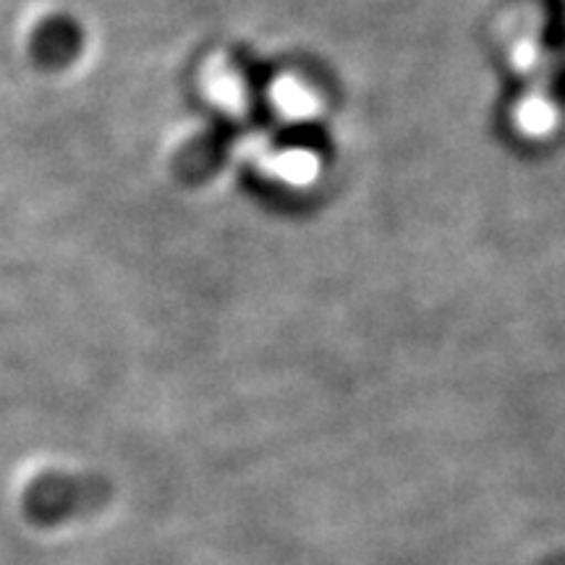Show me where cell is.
<instances>
[{
	"label": "cell",
	"instance_id": "cell-1",
	"mask_svg": "<svg viewBox=\"0 0 565 565\" xmlns=\"http://www.w3.org/2000/svg\"><path fill=\"white\" fill-rule=\"evenodd\" d=\"M108 498L100 477L42 471L21 492V511L34 526H61L97 511Z\"/></svg>",
	"mask_w": 565,
	"mask_h": 565
},
{
	"label": "cell",
	"instance_id": "cell-2",
	"mask_svg": "<svg viewBox=\"0 0 565 565\" xmlns=\"http://www.w3.org/2000/svg\"><path fill=\"white\" fill-rule=\"evenodd\" d=\"M84 30L68 13H51L32 30L30 58L40 71L66 68L82 53Z\"/></svg>",
	"mask_w": 565,
	"mask_h": 565
},
{
	"label": "cell",
	"instance_id": "cell-3",
	"mask_svg": "<svg viewBox=\"0 0 565 565\" xmlns=\"http://www.w3.org/2000/svg\"><path fill=\"white\" fill-rule=\"evenodd\" d=\"M275 103H278V110L288 118H307L315 113V95L303 87L301 82H278L275 87Z\"/></svg>",
	"mask_w": 565,
	"mask_h": 565
},
{
	"label": "cell",
	"instance_id": "cell-4",
	"mask_svg": "<svg viewBox=\"0 0 565 565\" xmlns=\"http://www.w3.org/2000/svg\"><path fill=\"white\" fill-rule=\"evenodd\" d=\"M521 129L532 134H545L553 126V108L550 103L542 100H529L526 105L521 103V116H519Z\"/></svg>",
	"mask_w": 565,
	"mask_h": 565
},
{
	"label": "cell",
	"instance_id": "cell-5",
	"mask_svg": "<svg viewBox=\"0 0 565 565\" xmlns=\"http://www.w3.org/2000/svg\"><path fill=\"white\" fill-rule=\"evenodd\" d=\"M217 87H212V97H215L217 103H223L225 108H231V105H238V97H242V87H238L236 76L233 74H223L221 79H215Z\"/></svg>",
	"mask_w": 565,
	"mask_h": 565
}]
</instances>
